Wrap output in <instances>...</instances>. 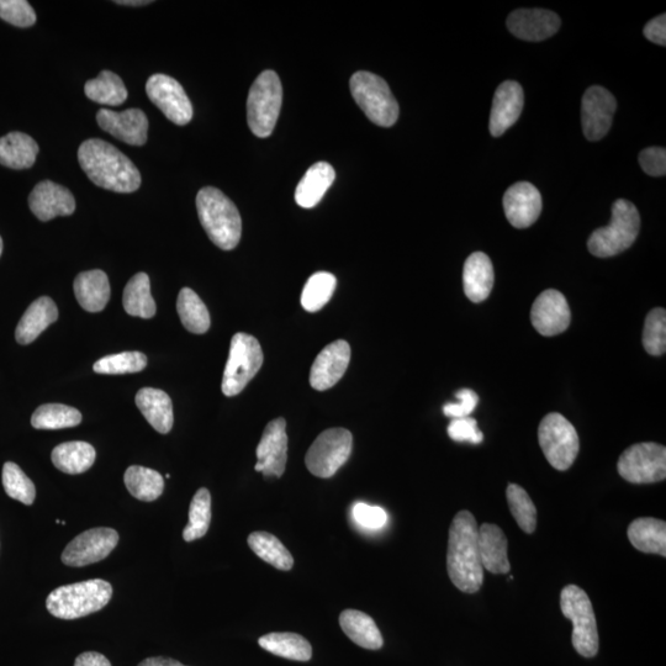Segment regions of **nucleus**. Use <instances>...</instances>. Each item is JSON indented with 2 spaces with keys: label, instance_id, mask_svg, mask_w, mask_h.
Listing matches in <instances>:
<instances>
[{
  "label": "nucleus",
  "instance_id": "obj_12",
  "mask_svg": "<svg viewBox=\"0 0 666 666\" xmlns=\"http://www.w3.org/2000/svg\"><path fill=\"white\" fill-rule=\"evenodd\" d=\"M617 469L629 483H658L666 478V448L654 442L633 444L618 459Z\"/></svg>",
  "mask_w": 666,
  "mask_h": 666
},
{
  "label": "nucleus",
  "instance_id": "obj_41",
  "mask_svg": "<svg viewBox=\"0 0 666 666\" xmlns=\"http://www.w3.org/2000/svg\"><path fill=\"white\" fill-rule=\"evenodd\" d=\"M337 285L336 277L329 272L313 274L301 294V306L309 313H316L329 303Z\"/></svg>",
  "mask_w": 666,
  "mask_h": 666
},
{
  "label": "nucleus",
  "instance_id": "obj_27",
  "mask_svg": "<svg viewBox=\"0 0 666 666\" xmlns=\"http://www.w3.org/2000/svg\"><path fill=\"white\" fill-rule=\"evenodd\" d=\"M73 289L79 305L88 313H99L109 303V279L107 274L99 269L78 274Z\"/></svg>",
  "mask_w": 666,
  "mask_h": 666
},
{
  "label": "nucleus",
  "instance_id": "obj_22",
  "mask_svg": "<svg viewBox=\"0 0 666 666\" xmlns=\"http://www.w3.org/2000/svg\"><path fill=\"white\" fill-rule=\"evenodd\" d=\"M507 28L518 39L543 41L557 34L560 19L544 9H518L507 18Z\"/></svg>",
  "mask_w": 666,
  "mask_h": 666
},
{
  "label": "nucleus",
  "instance_id": "obj_9",
  "mask_svg": "<svg viewBox=\"0 0 666 666\" xmlns=\"http://www.w3.org/2000/svg\"><path fill=\"white\" fill-rule=\"evenodd\" d=\"M264 361L261 345L256 337L245 332L236 333L231 340L229 359H227L222 378V393L236 396L256 377Z\"/></svg>",
  "mask_w": 666,
  "mask_h": 666
},
{
  "label": "nucleus",
  "instance_id": "obj_8",
  "mask_svg": "<svg viewBox=\"0 0 666 666\" xmlns=\"http://www.w3.org/2000/svg\"><path fill=\"white\" fill-rule=\"evenodd\" d=\"M560 609L573 623V646L585 658L599 652V631L588 594L576 585H568L560 594Z\"/></svg>",
  "mask_w": 666,
  "mask_h": 666
},
{
  "label": "nucleus",
  "instance_id": "obj_55",
  "mask_svg": "<svg viewBox=\"0 0 666 666\" xmlns=\"http://www.w3.org/2000/svg\"><path fill=\"white\" fill-rule=\"evenodd\" d=\"M116 4L121 5H130V7H139V5L151 4L150 0H121V2H115Z\"/></svg>",
  "mask_w": 666,
  "mask_h": 666
},
{
  "label": "nucleus",
  "instance_id": "obj_52",
  "mask_svg": "<svg viewBox=\"0 0 666 666\" xmlns=\"http://www.w3.org/2000/svg\"><path fill=\"white\" fill-rule=\"evenodd\" d=\"M644 36L654 44L665 46L666 44V17L665 14L650 20L644 28Z\"/></svg>",
  "mask_w": 666,
  "mask_h": 666
},
{
  "label": "nucleus",
  "instance_id": "obj_30",
  "mask_svg": "<svg viewBox=\"0 0 666 666\" xmlns=\"http://www.w3.org/2000/svg\"><path fill=\"white\" fill-rule=\"evenodd\" d=\"M340 626L346 636L357 646L378 650L384 641L377 623L367 613L358 610H345L340 616Z\"/></svg>",
  "mask_w": 666,
  "mask_h": 666
},
{
  "label": "nucleus",
  "instance_id": "obj_31",
  "mask_svg": "<svg viewBox=\"0 0 666 666\" xmlns=\"http://www.w3.org/2000/svg\"><path fill=\"white\" fill-rule=\"evenodd\" d=\"M629 542L638 551L666 555V523L657 518H638L628 527Z\"/></svg>",
  "mask_w": 666,
  "mask_h": 666
},
{
  "label": "nucleus",
  "instance_id": "obj_50",
  "mask_svg": "<svg viewBox=\"0 0 666 666\" xmlns=\"http://www.w3.org/2000/svg\"><path fill=\"white\" fill-rule=\"evenodd\" d=\"M639 165L648 176L662 177L666 173V151L663 147H649L639 155Z\"/></svg>",
  "mask_w": 666,
  "mask_h": 666
},
{
  "label": "nucleus",
  "instance_id": "obj_29",
  "mask_svg": "<svg viewBox=\"0 0 666 666\" xmlns=\"http://www.w3.org/2000/svg\"><path fill=\"white\" fill-rule=\"evenodd\" d=\"M335 169L327 162H317L305 173L295 190V200L301 208L311 209L320 203L335 182Z\"/></svg>",
  "mask_w": 666,
  "mask_h": 666
},
{
  "label": "nucleus",
  "instance_id": "obj_21",
  "mask_svg": "<svg viewBox=\"0 0 666 666\" xmlns=\"http://www.w3.org/2000/svg\"><path fill=\"white\" fill-rule=\"evenodd\" d=\"M29 205L36 218L45 222L57 216H70L76 210V200L70 190L51 181L36 185L30 194Z\"/></svg>",
  "mask_w": 666,
  "mask_h": 666
},
{
  "label": "nucleus",
  "instance_id": "obj_39",
  "mask_svg": "<svg viewBox=\"0 0 666 666\" xmlns=\"http://www.w3.org/2000/svg\"><path fill=\"white\" fill-rule=\"evenodd\" d=\"M84 92L93 102L110 105V107H118L128 99V91H126L123 79L110 71H103L98 78L88 81Z\"/></svg>",
  "mask_w": 666,
  "mask_h": 666
},
{
  "label": "nucleus",
  "instance_id": "obj_33",
  "mask_svg": "<svg viewBox=\"0 0 666 666\" xmlns=\"http://www.w3.org/2000/svg\"><path fill=\"white\" fill-rule=\"evenodd\" d=\"M52 463L66 474H82L93 467L97 452L92 444L81 441L66 442L52 451Z\"/></svg>",
  "mask_w": 666,
  "mask_h": 666
},
{
  "label": "nucleus",
  "instance_id": "obj_51",
  "mask_svg": "<svg viewBox=\"0 0 666 666\" xmlns=\"http://www.w3.org/2000/svg\"><path fill=\"white\" fill-rule=\"evenodd\" d=\"M458 404H447L443 406V414L452 419H463L469 417L478 405V395L470 389L459 390L456 394Z\"/></svg>",
  "mask_w": 666,
  "mask_h": 666
},
{
  "label": "nucleus",
  "instance_id": "obj_14",
  "mask_svg": "<svg viewBox=\"0 0 666 666\" xmlns=\"http://www.w3.org/2000/svg\"><path fill=\"white\" fill-rule=\"evenodd\" d=\"M119 535L113 528H93L81 533L62 553V562L68 567L81 568L100 562L118 546Z\"/></svg>",
  "mask_w": 666,
  "mask_h": 666
},
{
  "label": "nucleus",
  "instance_id": "obj_47",
  "mask_svg": "<svg viewBox=\"0 0 666 666\" xmlns=\"http://www.w3.org/2000/svg\"><path fill=\"white\" fill-rule=\"evenodd\" d=\"M0 18L18 28H30L36 23L35 10L26 0H0Z\"/></svg>",
  "mask_w": 666,
  "mask_h": 666
},
{
  "label": "nucleus",
  "instance_id": "obj_18",
  "mask_svg": "<svg viewBox=\"0 0 666 666\" xmlns=\"http://www.w3.org/2000/svg\"><path fill=\"white\" fill-rule=\"evenodd\" d=\"M351 361V347L346 341L330 343L316 357L310 372V385L325 391L340 382Z\"/></svg>",
  "mask_w": 666,
  "mask_h": 666
},
{
  "label": "nucleus",
  "instance_id": "obj_19",
  "mask_svg": "<svg viewBox=\"0 0 666 666\" xmlns=\"http://www.w3.org/2000/svg\"><path fill=\"white\" fill-rule=\"evenodd\" d=\"M97 121L100 128L125 144L134 146L146 144L148 119L140 109H128L123 113L102 109L98 111Z\"/></svg>",
  "mask_w": 666,
  "mask_h": 666
},
{
  "label": "nucleus",
  "instance_id": "obj_46",
  "mask_svg": "<svg viewBox=\"0 0 666 666\" xmlns=\"http://www.w3.org/2000/svg\"><path fill=\"white\" fill-rule=\"evenodd\" d=\"M643 346L652 356H663L666 351V311L653 309L647 316L643 330Z\"/></svg>",
  "mask_w": 666,
  "mask_h": 666
},
{
  "label": "nucleus",
  "instance_id": "obj_54",
  "mask_svg": "<svg viewBox=\"0 0 666 666\" xmlns=\"http://www.w3.org/2000/svg\"><path fill=\"white\" fill-rule=\"evenodd\" d=\"M139 666H187L179 663L178 660L165 657L147 658Z\"/></svg>",
  "mask_w": 666,
  "mask_h": 666
},
{
  "label": "nucleus",
  "instance_id": "obj_5",
  "mask_svg": "<svg viewBox=\"0 0 666 666\" xmlns=\"http://www.w3.org/2000/svg\"><path fill=\"white\" fill-rule=\"evenodd\" d=\"M641 218L631 202L618 199L612 206V219L609 226L592 232L588 247L591 255L607 258L628 250L636 241Z\"/></svg>",
  "mask_w": 666,
  "mask_h": 666
},
{
  "label": "nucleus",
  "instance_id": "obj_13",
  "mask_svg": "<svg viewBox=\"0 0 666 666\" xmlns=\"http://www.w3.org/2000/svg\"><path fill=\"white\" fill-rule=\"evenodd\" d=\"M146 93L172 123L184 126L193 119L192 102L176 79L166 74H153L147 81Z\"/></svg>",
  "mask_w": 666,
  "mask_h": 666
},
{
  "label": "nucleus",
  "instance_id": "obj_11",
  "mask_svg": "<svg viewBox=\"0 0 666 666\" xmlns=\"http://www.w3.org/2000/svg\"><path fill=\"white\" fill-rule=\"evenodd\" d=\"M352 448L353 437L350 431L346 428H330L311 444L305 457L306 467L317 478H331L350 459Z\"/></svg>",
  "mask_w": 666,
  "mask_h": 666
},
{
  "label": "nucleus",
  "instance_id": "obj_10",
  "mask_svg": "<svg viewBox=\"0 0 666 666\" xmlns=\"http://www.w3.org/2000/svg\"><path fill=\"white\" fill-rule=\"evenodd\" d=\"M539 446L553 468L564 472L578 457L580 441L578 432L563 415L553 412L541 422L538 428Z\"/></svg>",
  "mask_w": 666,
  "mask_h": 666
},
{
  "label": "nucleus",
  "instance_id": "obj_35",
  "mask_svg": "<svg viewBox=\"0 0 666 666\" xmlns=\"http://www.w3.org/2000/svg\"><path fill=\"white\" fill-rule=\"evenodd\" d=\"M126 313L141 319H152L156 315V303L151 295V283L146 273H139L130 279L123 296Z\"/></svg>",
  "mask_w": 666,
  "mask_h": 666
},
{
  "label": "nucleus",
  "instance_id": "obj_16",
  "mask_svg": "<svg viewBox=\"0 0 666 666\" xmlns=\"http://www.w3.org/2000/svg\"><path fill=\"white\" fill-rule=\"evenodd\" d=\"M617 108L615 97L600 86L585 92L581 102V123L586 139L599 141L610 131Z\"/></svg>",
  "mask_w": 666,
  "mask_h": 666
},
{
  "label": "nucleus",
  "instance_id": "obj_15",
  "mask_svg": "<svg viewBox=\"0 0 666 666\" xmlns=\"http://www.w3.org/2000/svg\"><path fill=\"white\" fill-rule=\"evenodd\" d=\"M287 422L282 417L269 422L264 428L257 447L256 472L264 477L280 478L285 472L288 459Z\"/></svg>",
  "mask_w": 666,
  "mask_h": 666
},
{
  "label": "nucleus",
  "instance_id": "obj_43",
  "mask_svg": "<svg viewBox=\"0 0 666 666\" xmlns=\"http://www.w3.org/2000/svg\"><path fill=\"white\" fill-rule=\"evenodd\" d=\"M507 502H509L510 511L514 516L517 525L523 532L531 533L536 531L537 509L535 504L527 494V491L520 485L510 484L506 490Z\"/></svg>",
  "mask_w": 666,
  "mask_h": 666
},
{
  "label": "nucleus",
  "instance_id": "obj_49",
  "mask_svg": "<svg viewBox=\"0 0 666 666\" xmlns=\"http://www.w3.org/2000/svg\"><path fill=\"white\" fill-rule=\"evenodd\" d=\"M448 436L456 442L481 443L484 440L483 432L478 428V422L472 417L453 419L448 426Z\"/></svg>",
  "mask_w": 666,
  "mask_h": 666
},
{
  "label": "nucleus",
  "instance_id": "obj_1",
  "mask_svg": "<svg viewBox=\"0 0 666 666\" xmlns=\"http://www.w3.org/2000/svg\"><path fill=\"white\" fill-rule=\"evenodd\" d=\"M477 521L469 511L458 512L449 528L447 570L456 588L474 594L484 583L478 547Z\"/></svg>",
  "mask_w": 666,
  "mask_h": 666
},
{
  "label": "nucleus",
  "instance_id": "obj_44",
  "mask_svg": "<svg viewBox=\"0 0 666 666\" xmlns=\"http://www.w3.org/2000/svg\"><path fill=\"white\" fill-rule=\"evenodd\" d=\"M147 366V357L141 352H123L111 354L94 363L93 369L98 374H131L139 373Z\"/></svg>",
  "mask_w": 666,
  "mask_h": 666
},
{
  "label": "nucleus",
  "instance_id": "obj_36",
  "mask_svg": "<svg viewBox=\"0 0 666 666\" xmlns=\"http://www.w3.org/2000/svg\"><path fill=\"white\" fill-rule=\"evenodd\" d=\"M126 488L135 499L145 502L155 501L165 490V480L156 470L132 465L124 477Z\"/></svg>",
  "mask_w": 666,
  "mask_h": 666
},
{
  "label": "nucleus",
  "instance_id": "obj_28",
  "mask_svg": "<svg viewBox=\"0 0 666 666\" xmlns=\"http://www.w3.org/2000/svg\"><path fill=\"white\" fill-rule=\"evenodd\" d=\"M136 405L141 414L158 433L167 435L174 422L172 400L165 391L144 388L136 395Z\"/></svg>",
  "mask_w": 666,
  "mask_h": 666
},
{
  "label": "nucleus",
  "instance_id": "obj_6",
  "mask_svg": "<svg viewBox=\"0 0 666 666\" xmlns=\"http://www.w3.org/2000/svg\"><path fill=\"white\" fill-rule=\"evenodd\" d=\"M283 102V88L278 74L264 71L253 82L247 99L248 126L257 137L272 135Z\"/></svg>",
  "mask_w": 666,
  "mask_h": 666
},
{
  "label": "nucleus",
  "instance_id": "obj_2",
  "mask_svg": "<svg viewBox=\"0 0 666 666\" xmlns=\"http://www.w3.org/2000/svg\"><path fill=\"white\" fill-rule=\"evenodd\" d=\"M78 161L88 178L100 188L115 193H134L140 188L139 169L109 142L84 141L78 150Z\"/></svg>",
  "mask_w": 666,
  "mask_h": 666
},
{
  "label": "nucleus",
  "instance_id": "obj_40",
  "mask_svg": "<svg viewBox=\"0 0 666 666\" xmlns=\"http://www.w3.org/2000/svg\"><path fill=\"white\" fill-rule=\"evenodd\" d=\"M82 422V414L74 407L61 404H46L39 407L31 417L36 430H62L76 427Z\"/></svg>",
  "mask_w": 666,
  "mask_h": 666
},
{
  "label": "nucleus",
  "instance_id": "obj_17",
  "mask_svg": "<svg viewBox=\"0 0 666 666\" xmlns=\"http://www.w3.org/2000/svg\"><path fill=\"white\" fill-rule=\"evenodd\" d=\"M531 321L542 336H557L567 331L572 321V313L565 296L554 289L543 292L533 303Z\"/></svg>",
  "mask_w": 666,
  "mask_h": 666
},
{
  "label": "nucleus",
  "instance_id": "obj_42",
  "mask_svg": "<svg viewBox=\"0 0 666 666\" xmlns=\"http://www.w3.org/2000/svg\"><path fill=\"white\" fill-rule=\"evenodd\" d=\"M211 522V495L208 489L202 488L194 495L189 507V522L184 528L185 542L197 541L209 531Z\"/></svg>",
  "mask_w": 666,
  "mask_h": 666
},
{
  "label": "nucleus",
  "instance_id": "obj_56",
  "mask_svg": "<svg viewBox=\"0 0 666 666\" xmlns=\"http://www.w3.org/2000/svg\"><path fill=\"white\" fill-rule=\"evenodd\" d=\"M2 252H3V240L2 237H0V256H2Z\"/></svg>",
  "mask_w": 666,
  "mask_h": 666
},
{
  "label": "nucleus",
  "instance_id": "obj_34",
  "mask_svg": "<svg viewBox=\"0 0 666 666\" xmlns=\"http://www.w3.org/2000/svg\"><path fill=\"white\" fill-rule=\"evenodd\" d=\"M258 643L267 652L295 662H309L313 657L311 644L300 634L269 633L259 638Z\"/></svg>",
  "mask_w": 666,
  "mask_h": 666
},
{
  "label": "nucleus",
  "instance_id": "obj_25",
  "mask_svg": "<svg viewBox=\"0 0 666 666\" xmlns=\"http://www.w3.org/2000/svg\"><path fill=\"white\" fill-rule=\"evenodd\" d=\"M495 274L491 259L483 252H474L465 261L463 268L464 293L473 303L489 298L494 288Z\"/></svg>",
  "mask_w": 666,
  "mask_h": 666
},
{
  "label": "nucleus",
  "instance_id": "obj_26",
  "mask_svg": "<svg viewBox=\"0 0 666 666\" xmlns=\"http://www.w3.org/2000/svg\"><path fill=\"white\" fill-rule=\"evenodd\" d=\"M57 319L58 310L54 300L42 296L34 301L21 317L17 331H15V338L20 345H29Z\"/></svg>",
  "mask_w": 666,
  "mask_h": 666
},
{
  "label": "nucleus",
  "instance_id": "obj_53",
  "mask_svg": "<svg viewBox=\"0 0 666 666\" xmlns=\"http://www.w3.org/2000/svg\"><path fill=\"white\" fill-rule=\"evenodd\" d=\"M74 666H111L107 657L97 652H86L76 659Z\"/></svg>",
  "mask_w": 666,
  "mask_h": 666
},
{
  "label": "nucleus",
  "instance_id": "obj_7",
  "mask_svg": "<svg viewBox=\"0 0 666 666\" xmlns=\"http://www.w3.org/2000/svg\"><path fill=\"white\" fill-rule=\"evenodd\" d=\"M350 86L358 107L373 124L390 128L398 121L399 104L383 78L370 72H357Z\"/></svg>",
  "mask_w": 666,
  "mask_h": 666
},
{
  "label": "nucleus",
  "instance_id": "obj_32",
  "mask_svg": "<svg viewBox=\"0 0 666 666\" xmlns=\"http://www.w3.org/2000/svg\"><path fill=\"white\" fill-rule=\"evenodd\" d=\"M39 146L33 137L23 132H10L0 137V165L12 169H26L34 166Z\"/></svg>",
  "mask_w": 666,
  "mask_h": 666
},
{
  "label": "nucleus",
  "instance_id": "obj_24",
  "mask_svg": "<svg viewBox=\"0 0 666 666\" xmlns=\"http://www.w3.org/2000/svg\"><path fill=\"white\" fill-rule=\"evenodd\" d=\"M478 547L481 564L486 572L507 574L511 565L507 557V538L499 526L484 523L478 531Z\"/></svg>",
  "mask_w": 666,
  "mask_h": 666
},
{
  "label": "nucleus",
  "instance_id": "obj_45",
  "mask_svg": "<svg viewBox=\"0 0 666 666\" xmlns=\"http://www.w3.org/2000/svg\"><path fill=\"white\" fill-rule=\"evenodd\" d=\"M3 486L5 493L10 498L23 502L25 505H33L36 498V489L19 465L8 462L3 467Z\"/></svg>",
  "mask_w": 666,
  "mask_h": 666
},
{
  "label": "nucleus",
  "instance_id": "obj_23",
  "mask_svg": "<svg viewBox=\"0 0 666 666\" xmlns=\"http://www.w3.org/2000/svg\"><path fill=\"white\" fill-rule=\"evenodd\" d=\"M525 95L517 82L506 81L496 89L490 114V132L494 137L505 134L522 113Z\"/></svg>",
  "mask_w": 666,
  "mask_h": 666
},
{
  "label": "nucleus",
  "instance_id": "obj_48",
  "mask_svg": "<svg viewBox=\"0 0 666 666\" xmlns=\"http://www.w3.org/2000/svg\"><path fill=\"white\" fill-rule=\"evenodd\" d=\"M352 516L359 527L370 531L382 530L388 522V514L382 507L370 506L364 502L353 506Z\"/></svg>",
  "mask_w": 666,
  "mask_h": 666
},
{
  "label": "nucleus",
  "instance_id": "obj_38",
  "mask_svg": "<svg viewBox=\"0 0 666 666\" xmlns=\"http://www.w3.org/2000/svg\"><path fill=\"white\" fill-rule=\"evenodd\" d=\"M178 315L185 329L203 335L210 329V314L203 300L194 290L183 288L178 295Z\"/></svg>",
  "mask_w": 666,
  "mask_h": 666
},
{
  "label": "nucleus",
  "instance_id": "obj_3",
  "mask_svg": "<svg viewBox=\"0 0 666 666\" xmlns=\"http://www.w3.org/2000/svg\"><path fill=\"white\" fill-rule=\"evenodd\" d=\"M200 222L209 239L224 251L234 250L241 240L242 220L239 209L221 190L206 187L197 195Z\"/></svg>",
  "mask_w": 666,
  "mask_h": 666
},
{
  "label": "nucleus",
  "instance_id": "obj_37",
  "mask_svg": "<svg viewBox=\"0 0 666 666\" xmlns=\"http://www.w3.org/2000/svg\"><path fill=\"white\" fill-rule=\"evenodd\" d=\"M248 546L264 562L274 568L288 572L293 568L294 558L287 547L276 536L268 532H253L248 537Z\"/></svg>",
  "mask_w": 666,
  "mask_h": 666
},
{
  "label": "nucleus",
  "instance_id": "obj_20",
  "mask_svg": "<svg viewBox=\"0 0 666 666\" xmlns=\"http://www.w3.org/2000/svg\"><path fill=\"white\" fill-rule=\"evenodd\" d=\"M504 209L507 220L516 229H527L535 224L542 211L541 193L535 185L518 182L504 195Z\"/></svg>",
  "mask_w": 666,
  "mask_h": 666
},
{
  "label": "nucleus",
  "instance_id": "obj_4",
  "mask_svg": "<svg viewBox=\"0 0 666 666\" xmlns=\"http://www.w3.org/2000/svg\"><path fill=\"white\" fill-rule=\"evenodd\" d=\"M113 596L108 581L93 579L61 586L46 600L47 610L61 620H77L104 609Z\"/></svg>",
  "mask_w": 666,
  "mask_h": 666
}]
</instances>
